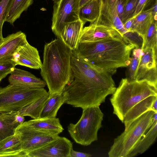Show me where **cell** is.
Listing matches in <instances>:
<instances>
[{
  "label": "cell",
  "instance_id": "obj_1",
  "mask_svg": "<svg viewBox=\"0 0 157 157\" xmlns=\"http://www.w3.org/2000/svg\"><path fill=\"white\" fill-rule=\"evenodd\" d=\"M71 65V79L62 93L64 103L82 109L99 106L115 92L116 85L110 73L73 55Z\"/></svg>",
  "mask_w": 157,
  "mask_h": 157
},
{
  "label": "cell",
  "instance_id": "obj_2",
  "mask_svg": "<svg viewBox=\"0 0 157 157\" xmlns=\"http://www.w3.org/2000/svg\"><path fill=\"white\" fill-rule=\"evenodd\" d=\"M134 45L124 38H111L99 41L79 42L72 50L75 57L87 61L111 75L120 67H127Z\"/></svg>",
  "mask_w": 157,
  "mask_h": 157
},
{
  "label": "cell",
  "instance_id": "obj_3",
  "mask_svg": "<svg viewBox=\"0 0 157 157\" xmlns=\"http://www.w3.org/2000/svg\"><path fill=\"white\" fill-rule=\"evenodd\" d=\"M72 56V49L59 37L45 44L40 74L49 95L62 93L71 81Z\"/></svg>",
  "mask_w": 157,
  "mask_h": 157
},
{
  "label": "cell",
  "instance_id": "obj_4",
  "mask_svg": "<svg viewBox=\"0 0 157 157\" xmlns=\"http://www.w3.org/2000/svg\"><path fill=\"white\" fill-rule=\"evenodd\" d=\"M157 96V86L148 81L121 80L118 87L110 98L113 113L123 122L128 110L148 96Z\"/></svg>",
  "mask_w": 157,
  "mask_h": 157
},
{
  "label": "cell",
  "instance_id": "obj_5",
  "mask_svg": "<svg viewBox=\"0 0 157 157\" xmlns=\"http://www.w3.org/2000/svg\"><path fill=\"white\" fill-rule=\"evenodd\" d=\"M147 111L135 119L126 131L114 139L108 153L109 157H128L134 148L151 126L154 115Z\"/></svg>",
  "mask_w": 157,
  "mask_h": 157
},
{
  "label": "cell",
  "instance_id": "obj_6",
  "mask_svg": "<svg viewBox=\"0 0 157 157\" xmlns=\"http://www.w3.org/2000/svg\"><path fill=\"white\" fill-rule=\"evenodd\" d=\"M80 119L75 124L70 123L68 131L72 138L76 143L88 146L98 139V132L102 127L104 114L99 106L83 109Z\"/></svg>",
  "mask_w": 157,
  "mask_h": 157
},
{
  "label": "cell",
  "instance_id": "obj_7",
  "mask_svg": "<svg viewBox=\"0 0 157 157\" xmlns=\"http://www.w3.org/2000/svg\"><path fill=\"white\" fill-rule=\"evenodd\" d=\"M47 95L44 88H29L10 84L0 87V112H17Z\"/></svg>",
  "mask_w": 157,
  "mask_h": 157
},
{
  "label": "cell",
  "instance_id": "obj_8",
  "mask_svg": "<svg viewBox=\"0 0 157 157\" xmlns=\"http://www.w3.org/2000/svg\"><path fill=\"white\" fill-rule=\"evenodd\" d=\"M51 29L57 37L67 24L79 19L80 0H53Z\"/></svg>",
  "mask_w": 157,
  "mask_h": 157
},
{
  "label": "cell",
  "instance_id": "obj_9",
  "mask_svg": "<svg viewBox=\"0 0 157 157\" xmlns=\"http://www.w3.org/2000/svg\"><path fill=\"white\" fill-rule=\"evenodd\" d=\"M15 131L20 135L22 150L26 157L29 152L40 147L59 136L36 130L23 123L18 126Z\"/></svg>",
  "mask_w": 157,
  "mask_h": 157
},
{
  "label": "cell",
  "instance_id": "obj_10",
  "mask_svg": "<svg viewBox=\"0 0 157 157\" xmlns=\"http://www.w3.org/2000/svg\"><path fill=\"white\" fill-rule=\"evenodd\" d=\"M157 48L143 50L135 72V80H146L157 86Z\"/></svg>",
  "mask_w": 157,
  "mask_h": 157
},
{
  "label": "cell",
  "instance_id": "obj_11",
  "mask_svg": "<svg viewBox=\"0 0 157 157\" xmlns=\"http://www.w3.org/2000/svg\"><path fill=\"white\" fill-rule=\"evenodd\" d=\"M99 14L95 24L113 28L123 37L128 31L124 27L117 13L118 0H98ZM124 38V37H123Z\"/></svg>",
  "mask_w": 157,
  "mask_h": 157
},
{
  "label": "cell",
  "instance_id": "obj_12",
  "mask_svg": "<svg viewBox=\"0 0 157 157\" xmlns=\"http://www.w3.org/2000/svg\"><path fill=\"white\" fill-rule=\"evenodd\" d=\"M72 142L59 136L37 149L29 152L27 157H70Z\"/></svg>",
  "mask_w": 157,
  "mask_h": 157
},
{
  "label": "cell",
  "instance_id": "obj_13",
  "mask_svg": "<svg viewBox=\"0 0 157 157\" xmlns=\"http://www.w3.org/2000/svg\"><path fill=\"white\" fill-rule=\"evenodd\" d=\"M111 38H124L115 29L93 22L83 27L79 42H94Z\"/></svg>",
  "mask_w": 157,
  "mask_h": 157
},
{
  "label": "cell",
  "instance_id": "obj_14",
  "mask_svg": "<svg viewBox=\"0 0 157 157\" xmlns=\"http://www.w3.org/2000/svg\"><path fill=\"white\" fill-rule=\"evenodd\" d=\"M13 59L17 65L32 69H40L42 65L37 49L28 42L19 48L14 54Z\"/></svg>",
  "mask_w": 157,
  "mask_h": 157
},
{
  "label": "cell",
  "instance_id": "obj_15",
  "mask_svg": "<svg viewBox=\"0 0 157 157\" xmlns=\"http://www.w3.org/2000/svg\"><path fill=\"white\" fill-rule=\"evenodd\" d=\"M27 42L26 35L21 31L4 38L0 45V62L13 59L14 54L19 48Z\"/></svg>",
  "mask_w": 157,
  "mask_h": 157
},
{
  "label": "cell",
  "instance_id": "obj_16",
  "mask_svg": "<svg viewBox=\"0 0 157 157\" xmlns=\"http://www.w3.org/2000/svg\"><path fill=\"white\" fill-rule=\"evenodd\" d=\"M10 84L29 88H44L46 83L31 73L15 67L8 78Z\"/></svg>",
  "mask_w": 157,
  "mask_h": 157
},
{
  "label": "cell",
  "instance_id": "obj_17",
  "mask_svg": "<svg viewBox=\"0 0 157 157\" xmlns=\"http://www.w3.org/2000/svg\"><path fill=\"white\" fill-rule=\"evenodd\" d=\"M85 23L80 19L66 24L63 28L60 38L72 50L77 47Z\"/></svg>",
  "mask_w": 157,
  "mask_h": 157
},
{
  "label": "cell",
  "instance_id": "obj_18",
  "mask_svg": "<svg viewBox=\"0 0 157 157\" xmlns=\"http://www.w3.org/2000/svg\"><path fill=\"white\" fill-rule=\"evenodd\" d=\"M24 124L36 130L58 136L64 130L58 118H39L24 122Z\"/></svg>",
  "mask_w": 157,
  "mask_h": 157
},
{
  "label": "cell",
  "instance_id": "obj_19",
  "mask_svg": "<svg viewBox=\"0 0 157 157\" xmlns=\"http://www.w3.org/2000/svg\"><path fill=\"white\" fill-rule=\"evenodd\" d=\"M0 157H26L22 151L19 134L13 135L0 141Z\"/></svg>",
  "mask_w": 157,
  "mask_h": 157
},
{
  "label": "cell",
  "instance_id": "obj_20",
  "mask_svg": "<svg viewBox=\"0 0 157 157\" xmlns=\"http://www.w3.org/2000/svg\"><path fill=\"white\" fill-rule=\"evenodd\" d=\"M157 99V96L151 95L141 100L135 105L127 113L123 122L126 131L130 124L137 118L146 111L151 110L154 101Z\"/></svg>",
  "mask_w": 157,
  "mask_h": 157
},
{
  "label": "cell",
  "instance_id": "obj_21",
  "mask_svg": "<svg viewBox=\"0 0 157 157\" xmlns=\"http://www.w3.org/2000/svg\"><path fill=\"white\" fill-rule=\"evenodd\" d=\"M65 101L62 93L49 95L40 113L39 118L56 117L59 109L64 103Z\"/></svg>",
  "mask_w": 157,
  "mask_h": 157
},
{
  "label": "cell",
  "instance_id": "obj_22",
  "mask_svg": "<svg viewBox=\"0 0 157 157\" xmlns=\"http://www.w3.org/2000/svg\"><path fill=\"white\" fill-rule=\"evenodd\" d=\"M17 112H0V141L15 134L21 124L16 120Z\"/></svg>",
  "mask_w": 157,
  "mask_h": 157
},
{
  "label": "cell",
  "instance_id": "obj_23",
  "mask_svg": "<svg viewBox=\"0 0 157 157\" xmlns=\"http://www.w3.org/2000/svg\"><path fill=\"white\" fill-rule=\"evenodd\" d=\"M131 31L137 33L144 39L147 32L154 20V16L149 10H144L133 17Z\"/></svg>",
  "mask_w": 157,
  "mask_h": 157
},
{
  "label": "cell",
  "instance_id": "obj_24",
  "mask_svg": "<svg viewBox=\"0 0 157 157\" xmlns=\"http://www.w3.org/2000/svg\"><path fill=\"white\" fill-rule=\"evenodd\" d=\"M157 136V122L153 124L142 137L130 154L132 157L145 152L155 141Z\"/></svg>",
  "mask_w": 157,
  "mask_h": 157
},
{
  "label": "cell",
  "instance_id": "obj_25",
  "mask_svg": "<svg viewBox=\"0 0 157 157\" xmlns=\"http://www.w3.org/2000/svg\"><path fill=\"white\" fill-rule=\"evenodd\" d=\"M33 2V0H13L6 16L5 22L13 25L21 14L26 11Z\"/></svg>",
  "mask_w": 157,
  "mask_h": 157
},
{
  "label": "cell",
  "instance_id": "obj_26",
  "mask_svg": "<svg viewBox=\"0 0 157 157\" xmlns=\"http://www.w3.org/2000/svg\"><path fill=\"white\" fill-rule=\"evenodd\" d=\"M99 14L98 0H91L80 8L79 19L86 23L94 22Z\"/></svg>",
  "mask_w": 157,
  "mask_h": 157
},
{
  "label": "cell",
  "instance_id": "obj_27",
  "mask_svg": "<svg viewBox=\"0 0 157 157\" xmlns=\"http://www.w3.org/2000/svg\"><path fill=\"white\" fill-rule=\"evenodd\" d=\"M48 96L47 95L40 98L21 109L17 112V113L24 117H30L33 119L39 118L42 108Z\"/></svg>",
  "mask_w": 157,
  "mask_h": 157
},
{
  "label": "cell",
  "instance_id": "obj_28",
  "mask_svg": "<svg viewBox=\"0 0 157 157\" xmlns=\"http://www.w3.org/2000/svg\"><path fill=\"white\" fill-rule=\"evenodd\" d=\"M157 21L154 20L149 28L143 40L141 49L157 48Z\"/></svg>",
  "mask_w": 157,
  "mask_h": 157
},
{
  "label": "cell",
  "instance_id": "obj_29",
  "mask_svg": "<svg viewBox=\"0 0 157 157\" xmlns=\"http://www.w3.org/2000/svg\"><path fill=\"white\" fill-rule=\"evenodd\" d=\"M132 50L130 62L126 73V78L129 81H135V72L143 52L141 48H135Z\"/></svg>",
  "mask_w": 157,
  "mask_h": 157
},
{
  "label": "cell",
  "instance_id": "obj_30",
  "mask_svg": "<svg viewBox=\"0 0 157 157\" xmlns=\"http://www.w3.org/2000/svg\"><path fill=\"white\" fill-rule=\"evenodd\" d=\"M13 0H0V45L3 41L2 34L3 24L8 10Z\"/></svg>",
  "mask_w": 157,
  "mask_h": 157
},
{
  "label": "cell",
  "instance_id": "obj_31",
  "mask_svg": "<svg viewBox=\"0 0 157 157\" xmlns=\"http://www.w3.org/2000/svg\"><path fill=\"white\" fill-rule=\"evenodd\" d=\"M139 0H127L123 15L121 21L124 24L133 17Z\"/></svg>",
  "mask_w": 157,
  "mask_h": 157
},
{
  "label": "cell",
  "instance_id": "obj_32",
  "mask_svg": "<svg viewBox=\"0 0 157 157\" xmlns=\"http://www.w3.org/2000/svg\"><path fill=\"white\" fill-rule=\"evenodd\" d=\"M17 64L13 59L0 62V81L13 70Z\"/></svg>",
  "mask_w": 157,
  "mask_h": 157
},
{
  "label": "cell",
  "instance_id": "obj_33",
  "mask_svg": "<svg viewBox=\"0 0 157 157\" xmlns=\"http://www.w3.org/2000/svg\"><path fill=\"white\" fill-rule=\"evenodd\" d=\"M155 0H139L133 17L146 10Z\"/></svg>",
  "mask_w": 157,
  "mask_h": 157
},
{
  "label": "cell",
  "instance_id": "obj_34",
  "mask_svg": "<svg viewBox=\"0 0 157 157\" xmlns=\"http://www.w3.org/2000/svg\"><path fill=\"white\" fill-rule=\"evenodd\" d=\"M127 0H118L117 5V13L119 19L121 21L123 15Z\"/></svg>",
  "mask_w": 157,
  "mask_h": 157
},
{
  "label": "cell",
  "instance_id": "obj_35",
  "mask_svg": "<svg viewBox=\"0 0 157 157\" xmlns=\"http://www.w3.org/2000/svg\"><path fill=\"white\" fill-rule=\"evenodd\" d=\"M91 156L89 154L75 151L73 148L70 151V157H90Z\"/></svg>",
  "mask_w": 157,
  "mask_h": 157
},
{
  "label": "cell",
  "instance_id": "obj_36",
  "mask_svg": "<svg viewBox=\"0 0 157 157\" xmlns=\"http://www.w3.org/2000/svg\"><path fill=\"white\" fill-rule=\"evenodd\" d=\"M134 17L132 18L127 20L124 24V28L127 30L131 31V27L133 21Z\"/></svg>",
  "mask_w": 157,
  "mask_h": 157
},
{
  "label": "cell",
  "instance_id": "obj_37",
  "mask_svg": "<svg viewBox=\"0 0 157 157\" xmlns=\"http://www.w3.org/2000/svg\"><path fill=\"white\" fill-rule=\"evenodd\" d=\"M15 119L16 121L21 124H22L25 120L24 116L19 115L17 113L16 115Z\"/></svg>",
  "mask_w": 157,
  "mask_h": 157
},
{
  "label": "cell",
  "instance_id": "obj_38",
  "mask_svg": "<svg viewBox=\"0 0 157 157\" xmlns=\"http://www.w3.org/2000/svg\"><path fill=\"white\" fill-rule=\"evenodd\" d=\"M151 110L157 112V99L153 102L151 107Z\"/></svg>",
  "mask_w": 157,
  "mask_h": 157
},
{
  "label": "cell",
  "instance_id": "obj_39",
  "mask_svg": "<svg viewBox=\"0 0 157 157\" xmlns=\"http://www.w3.org/2000/svg\"><path fill=\"white\" fill-rule=\"evenodd\" d=\"M91 0H80V8Z\"/></svg>",
  "mask_w": 157,
  "mask_h": 157
},
{
  "label": "cell",
  "instance_id": "obj_40",
  "mask_svg": "<svg viewBox=\"0 0 157 157\" xmlns=\"http://www.w3.org/2000/svg\"></svg>",
  "mask_w": 157,
  "mask_h": 157
}]
</instances>
